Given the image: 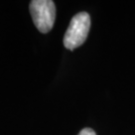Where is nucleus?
<instances>
[{
    "mask_svg": "<svg viewBox=\"0 0 135 135\" xmlns=\"http://www.w3.org/2000/svg\"><path fill=\"white\" fill-rule=\"evenodd\" d=\"M78 135H96V133L91 128H84L78 133Z\"/></svg>",
    "mask_w": 135,
    "mask_h": 135,
    "instance_id": "obj_3",
    "label": "nucleus"
},
{
    "mask_svg": "<svg viewBox=\"0 0 135 135\" xmlns=\"http://www.w3.org/2000/svg\"><path fill=\"white\" fill-rule=\"evenodd\" d=\"M90 25V15L87 12H79L74 15L70 20L69 26L63 38V44L65 48L74 50L81 46L88 36Z\"/></svg>",
    "mask_w": 135,
    "mask_h": 135,
    "instance_id": "obj_1",
    "label": "nucleus"
},
{
    "mask_svg": "<svg viewBox=\"0 0 135 135\" xmlns=\"http://www.w3.org/2000/svg\"><path fill=\"white\" fill-rule=\"evenodd\" d=\"M34 25L41 33H48L53 28L56 8L51 0H33L29 4Z\"/></svg>",
    "mask_w": 135,
    "mask_h": 135,
    "instance_id": "obj_2",
    "label": "nucleus"
}]
</instances>
